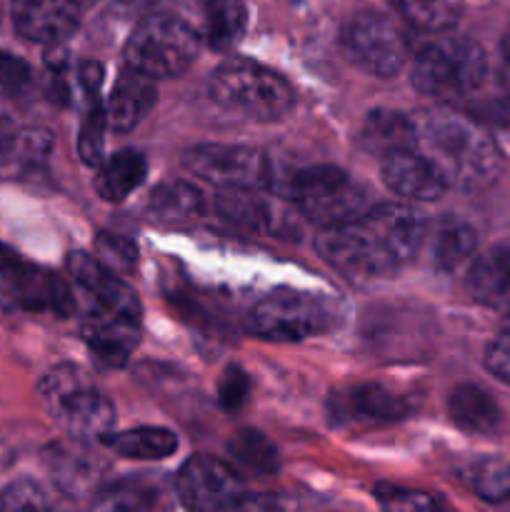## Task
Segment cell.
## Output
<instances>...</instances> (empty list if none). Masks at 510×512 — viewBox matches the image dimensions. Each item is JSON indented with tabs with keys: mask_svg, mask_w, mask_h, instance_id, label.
<instances>
[{
	"mask_svg": "<svg viewBox=\"0 0 510 512\" xmlns=\"http://www.w3.org/2000/svg\"><path fill=\"white\" fill-rule=\"evenodd\" d=\"M78 23L80 8L75 0H13V25L30 43H63Z\"/></svg>",
	"mask_w": 510,
	"mask_h": 512,
	"instance_id": "17",
	"label": "cell"
},
{
	"mask_svg": "<svg viewBox=\"0 0 510 512\" xmlns=\"http://www.w3.org/2000/svg\"><path fill=\"white\" fill-rule=\"evenodd\" d=\"M155 503H158V490L153 485H145L140 480H120V483L110 485V488L98 490L93 508L113 512H140L155 508Z\"/></svg>",
	"mask_w": 510,
	"mask_h": 512,
	"instance_id": "32",
	"label": "cell"
},
{
	"mask_svg": "<svg viewBox=\"0 0 510 512\" xmlns=\"http://www.w3.org/2000/svg\"><path fill=\"white\" fill-rule=\"evenodd\" d=\"M38 395L50 418L70 433V438L93 440L113 433L115 405L108 395L88 380L78 365H55L40 378Z\"/></svg>",
	"mask_w": 510,
	"mask_h": 512,
	"instance_id": "4",
	"label": "cell"
},
{
	"mask_svg": "<svg viewBox=\"0 0 510 512\" xmlns=\"http://www.w3.org/2000/svg\"><path fill=\"white\" fill-rule=\"evenodd\" d=\"M210 98L230 113L255 123H275L295 105L288 80L273 68L248 58H230L220 63L208 78Z\"/></svg>",
	"mask_w": 510,
	"mask_h": 512,
	"instance_id": "3",
	"label": "cell"
},
{
	"mask_svg": "<svg viewBox=\"0 0 510 512\" xmlns=\"http://www.w3.org/2000/svg\"><path fill=\"white\" fill-rule=\"evenodd\" d=\"M155 103H158L155 80L125 65V70L118 75L113 90H110L108 103H105L108 128L115 133H128V130L138 128L148 118Z\"/></svg>",
	"mask_w": 510,
	"mask_h": 512,
	"instance_id": "20",
	"label": "cell"
},
{
	"mask_svg": "<svg viewBox=\"0 0 510 512\" xmlns=\"http://www.w3.org/2000/svg\"><path fill=\"white\" fill-rule=\"evenodd\" d=\"M228 450L243 468L253 470V473L273 475L280 465L275 445L270 443L263 433H258V430H238V433L230 438Z\"/></svg>",
	"mask_w": 510,
	"mask_h": 512,
	"instance_id": "31",
	"label": "cell"
},
{
	"mask_svg": "<svg viewBox=\"0 0 510 512\" xmlns=\"http://www.w3.org/2000/svg\"><path fill=\"white\" fill-rule=\"evenodd\" d=\"M53 483L68 498H83L88 493H98L103 473L108 470L105 460L93 453L88 440L73 438L68 443H55L45 450Z\"/></svg>",
	"mask_w": 510,
	"mask_h": 512,
	"instance_id": "15",
	"label": "cell"
},
{
	"mask_svg": "<svg viewBox=\"0 0 510 512\" xmlns=\"http://www.w3.org/2000/svg\"><path fill=\"white\" fill-rule=\"evenodd\" d=\"M178 498L185 508L200 512L235 510L248 503L243 478L228 463L210 455H195L178 470Z\"/></svg>",
	"mask_w": 510,
	"mask_h": 512,
	"instance_id": "12",
	"label": "cell"
},
{
	"mask_svg": "<svg viewBox=\"0 0 510 512\" xmlns=\"http://www.w3.org/2000/svg\"><path fill=\"white\" fill-rule=\"evenodd\" d=\"M383 183L390 193L415 203H433L443 198L448 183L418 150H398L383 158Z\"/></svg>",
	"mask_w": 510,
	"mask_h": 512,
	"instance_id": "19",
	"label": "cell"
},
{
	"mask_svg": "<svg viewBox=\"0 0 510 512\" xmlns=\"http://www.w3.org/2000/svg\"><path fill=\"white\" fill-rule=\"evenodd\" d=\"M78 78H80V88L85 90V98H93V95H98L100 83H103V65L88 60V63L80 65Z\"/></svg>",
	"mask_w": 510,
	"mask_h": 512,
	"instance_id": "41",
	"label": "cell"
},
{
	"mask_svg": "<svg viewBox=\"0 0 510 512\" xmlns=\"http://www.w3.org/2000/svg\"><path fill=\"white\" fill-rule=\"evenodd\" d=\"M0 508L5 510H48L53 508L48 490L35 480H15L0 493Z\"/></svg>",
	"mask_w": 510,
	"mask_h": 512,
	"instance_id": "37",
	"label": "cell"
},
{
	"mask_svg": "<svg viewBox=\"0 0 510 512\" xmlns=\"http://www.w3.org/2000/svg\"><path fill=\"white\" fill-rule=\"evenodd\" d=\"M148 213L163 225L190 223L205 213V198L195 185L185 180H168L150 193Z\"/></svg>",
	"mask_w": 510,
	"mask_h": 512,
	"instance_id": "27",
	"label": "cell"
},
{
	"mask_svg": "<svg viewBox=\"0 0 510 512\" xmlns=\"http://www.w3.org/2000/svg\"><path fill=\"white\" fill-rule=\"evenodd\" d=\"M488 78V58L475 40H430L410 63V83L433 98H458L475 93Z\"/></svg>",
	"mask_w": 510,
	"mask_h": 512,
	"instance_id": "7",
	"label": "cell"
},
{
	"mask_svg": "<svg viewBox=\"0 0 510 512\" xmlns=\"http://www.w3.org/2000/svg\"><path fill=\"white\" fill-rule=\"evenodd\" d=\"M53 138L43 128H18L0 115V168L30 170L48 158Z\"/></svg>",
	"mask_w": 510,
	"mask_h": 512,
	"instance_id": "26",
	"label": "cell"
},
{
	"mask_svg": "<svg viewBox=\"0 0 510 512\" xmlns=\"http://www.w3.org/2000/svg\"><path fill=\"white\" fill-rule=\"evenodd\" d=\"M183 165L195 178L218 188H268L270 163L258 148L240 143H203L183 155Z\"/></svg>",
	"mask_w": 510,
	"mask_h": 512,
	"instance_id": "11",
	"label": "cell"
},
{
	"mask_svg": "<svg viewBox=\"0 0 510 512\" xmlns=\"http://www.w3.org/2000/svg\"><path fill=\"white\" fill-rule=\"evenodd\" d=\"M250 378L240 365H230L218 380V405L228 413H238L250 398Z\"/></svg>",
	"mask_w": 510,
	"mask_h": 512,
	"instance_id": "39",
	"label": "cell"
},
{
	"mask_svg": "<svg viewBox=\"0 0 510 512\" xmlns=\"http://www.w3.org/2000/svg\"><path fill=\"white\" fill-rule=\"evenodd\" d=\"M400 18L418 30L443 33L463 15V0H390Z\"/></svg>",
	"mask_w": 510,
	"mask_h": 512,
	"instance_id": "30",
	"label": "cell"
},
{
	"mask_svg": "<svg viewBox=\"0 0 510 512\" xmlns=\"http://www.w3.org/2000/svg\"><path fill=\"white\" fill-rule=\"evenodd\" d=\"M95 258L108 265L110 270H115V273H123V270L135 268V263H138V248H135L133 240L123 238V235L100 233L95 238Z\"/></svg>",
	"mask_w": 510,
	"mask_h": 512,
	"instance_id": "35",
	"label": "cell"
},
{
	"mask_svg": "<svg viewBox=\"0 0 510 512\" xmlns=\"http://www.w3.org/2000/svg\"><path fill=\"white\" fill-rule=\"evenodd\" d=\"M415 118V148L448 188L478 193L495 183L500 150L475 120L450 110H423Z\"/></svg>",
	"mask_w": 510,
	"mask_h": 512,
	"instance_id": "2",
	"label": "cell"
},
{
	"mask_svg": "<svg viewBox=\"0 0 510 512\" xmlns=\"http://www.w3.org/2000/svg\"><path fill=\"white\" fill-rule=\"evenodd\" d=\"M428 223L405 203L370 205L348 223L323 228L315 240L320 258L348 278H390L420 253Z\"/></svg>",
	"mask_w": 510,
	"mask_h": 512,
	"instance_id": "1",
	"label": "cell"
},
{
	"mask_svg": "<svg viewBox=\"0 0 510 512\" xmlns=\"http://www.w3.org/2000/svg\"><path fill=\"white\" fill-rule=\"evenodd\" d=\"M448 413L450 420H453L460 430L478 435L493 433V430H498L500 420H503L500 405L495 403L493 395L473 383L458 385V388L450 393Z\"/></svg>",
	"mask_w": 510,
	"mask_h": 512,
	"instance_id": "25",
	"label": "cell"
},
{
	"mask_svg": "<svg viewBox=\"0 0 510 512\" xmlns=\"http://www.w3.org/2000/svg\"><path fill=\"white\" fill-rule=\"evenodd\" d=\"M375 500L388 510H435L443 505V500L435 498L430 493H420V490L400 488V485L380 483L373 490Z\"/></svg>",
	"mask_w": 510,
	"mask_h": 512,
	"instance_id": "36",
	"label": "cell"
},
{
	"mask_svg": "<svg viewBox=\"0 0 510 512\" xmlns=\"http://www.w3.org/2000/svg\"><path fill=\"white\" fill-rule=\"evenodd\" d=\"M105 128H108V113H105V105L100 103L98 95H93V98H88V113H85L78 135V153L85 165L95 168L103 160Z\"/></svg>",
	"mask_w": 510,
	"mask_h": 512,
	"instance_id": "33",
	"label": "cell"
},
{
	"mask_svg": "<svg viewBox=\"0 0 510 512\" xmlns=\"http://www.w3.org/2000/svg\"><path fill=\"white\" fill-rule=\"evenodd\" d=\"M0 295L28 313H50L65 318L75 308L70 285L60 275L20 258L3 243H0Z\"/></svg>",
	"mask_w": 510,
	"mask_h": 512,
	"instance_id": "10",
	"label": "cell"
},
{
	"mask_svg": "<svg viewBox=\"0 0 510 512\" xmlns=\"http://www.w3.org/2000/svg\"><path fill=\"white\" fill-rule=\"evenodd\" d=\"M478 253V233L460 218L438 220L430 238V260L440 273H455L473 263Z\"/></svg>",
	"mask_w": 510,
	"mask_h": 512,
	"instance_id": "24",
	"label": "cell"
},
{
	"mask_svg": "<svg viewBox=\"0 0 510 512\" xmlns=\"http://www.w3.org/2000/svg\"><path fill=\"white\" fill-rule=\"evenodd\" d=\"M200 33L183 18L153 13L140 20L125 43V65L153 80L183 75L195 63Z\"/></svg>",
	"mask_w": 510,
	"mask_h": 512,
	"instance_id": "6",
	"label": "cell"
},
{
	"mask_svg": "<svg viewBox=\"0 0 510 512\" xmlns=\"http://www.w3.org/2000/svg\"><path fill=\"white\" fill-rule=\"evenodd\" d=\"M33 88V68L18 55L0 50V95L23 98Z\"/></svg>",
	"mask_w": 510,
	"mask_h": 512,
	"instance_id": "38",
	"label": "cell"
},
{
	"mask_svg": "<svg viewBox=\"0 0 510 512\" xmlns=\"http://www.w3.org/2000/svg\"><path fill=\"white\" fill-rule=\"evenodd\" d=\"M503 58H505V65L510 68V33L503 38Z\"/></svg>",
	"mask_w": 510,
	"mask_h": 512,
	"instance_id": "42",
	"label": "cell"
},
{
	"mask_svg": "<svg viewBox=\"0 0 510 512\" xmlns=\"http://www.w3.org/2000/svg\"><path fill=\"white\" fill-rule=\"evenodd\" d=\"M473 488L485 503H510V460H488L473 475Z\"/></svg>",
	"mask_w": 510,
	"mask_h": 512,
	"instance_id": "34",
	"label": "cell"
},
{
	"mask_svg": "<svg viewBox=\"0 0 510 512\" xmlns=\"http://www.w3.org/2000/svg\"><path fill=\"white\" fill-rule=\"evenodd\" d=\"M418 408L413 395L395 393L380 383H358L330 395V423L340 428L350 425H383L410 418Z\"/></svg>",
	"mask_w": 510,
	"mask_h": 512,
	"instance_id": "13",
	"label": "cell"
},
{
	"mask_svg": "<svg viewBox=\"0 0 510 512\" xmlns=\"http://www.w3.org/2000/svg\"><path fill=\"white\" fill-rule=\"evenodd\" d=\"M215 210L225 223L248 233L283 235L293 230V215L275 200L265 198L260 188H220Z\"/></svg>",
	"mask_w": 510,
	"mask_h": 512,
	"instance_id": "14",
	"label": "cell"
},
{
	"mask_svg": "<svg viewBox=\"0 0 510 512\" xmlns=\"http://www.w3.org/2000/svg\"><path fill=\"white\" fill-rule=\"evenodd\" d=\"M360 143L373 155H390L415 148V118L400 110H370L360 130Z\"/></svg>",
	"mask_w": 510,
	"mask_h": 512,
	"instance_id": "23",
	"label": "cell"
},
{
	"mask_svg": "<svg viewBox=\"0 0 510 512\" xmlns=\"http://www.w3.org/2000/svg\"><path fill=\"white\" fill-rule=\"evenodd\" d=\"M103 443L115 455L128 460H165L178 450V435L168 428H143L125 430V433H108Z\"/></svg>",
	"mask_w": 510,
	"mask_h": 512,
	"instance_id": "28",
	"label": "cell"
},
{
	"mask_svg": "<svg viewBox=\"0 0 510 512\" xmlns=\"http://www.w3.org/2000/svg\"><path fill=\"white\" fill-rule=\"evenodd\" d=\"M248 28V8L243 0H205L203 38L218 53L235 48Z\"/></svg>",
	"mask_w": 510,
	"mask_h": 512,
	"instance_id": "29",
	"label": "cell"
},
{
	"mask_svg": "<svg viewBox=\"0 0 510 512\" xmlns=\"http://www.w3.org/2000/svg\"><path fill=\"white\" fill-rule=\"evenodd\" d=\"M468 293L480 305L510 313V240L490 245L468 265Z\"/></svg>",
	"mask_w": 510,
	"mask_h": 512,
	"instance_id": "21",
	"label": "cell"
},
{
	"mask_svg": "<svg viewBox=\"0 0 510 512\" xmlns=\"http://www.w3.org/2000/svg\"><path fill=\"white\" fill-rule=\"evenodd\" d=\"M290 203L300 218L318 228L348 223L370 208V193L363 183L335 165L300 170L290 180Z\"/></svg>",
	"mask_w": 510,
	"mask_h": 512,
	"instance_id": "8",
	"label": "cell"
},
{
	"mask_svg": "<svg viewBox=\"0 0 510 512\" xmlns=\"http://www.w3.org/2000/svg\"><path fill=\"white\" fill-rule=\"evenodd\" d=\"M485 368L498 380L510 385V323L490 340L485 350Z\"/></svg>",
	"mask_w": 510,
	"mask_h": 512,
	"instance_id": "40",
	"label": "cell"
},
{
	"mask_svg": "<svg viewBox=\"0 0 510 512\" xmlns=\"http://www.w3.org/2000/svg\"><path fill=\"white\" fill-rule=\"evenodd\" d=\"M145 175H148V160L140 150H118L110 158L100 160L93 180L95 193L108 203H120L145 183Z\"/></svg>",
	"mask_w": 510,
	"mask_h": 512,
	"instance_id": "22",
	"label": "cell"
},
{
	"mask_svg": "<svg viewBox=\"0 0 510 512\" xmlns=\"http://www.w3.org/2000/svg\"><path fill=\"white\" fill-rule=\"evenodd\" d=\"M68 273L75 280L78 288H83L88 293V298L93 300V305L108 310H118V313H128L140 318V300L135 295V290L128 283L118 278L115 270H110L108 265L100 263L93 255L83 253H70L68 255Z\"/></svg>",
	"mask_w": 510,
	"mask_h": 512,
	"instance_id": "18",
	"label": "cell"
},
{
	"mask_svg": "<svg viewBox=\"0 0 510 512\" xmlns=\"http://www.w3.org/2000/svg\"><path fill=\"white\" fill-rule=\"evenodd\" d=\"M80 335L95 358L108 365H123L140 343V318L93 305L83 315Z\"/></svg>",
	"mask_w": 510,
	"mask_h": 512,
	"instance_id": "16",
	"label": "cell"
},
{
	"mask_svg": "<svg viewBox=\"0 0 510 512\" xmlns=\"http://www.w3.org/2000/svg\"><path fill=\"white\" fill-rule=\"evenodd\" d=\"M335 308L323 295L280 288L245 313V330L268 343H300L333 328Z\"/></svg>",
	"mask_w": 510,
	"mask_h": 512,
	"instance_id": "5",
	"label": "cell"
},
{
	"mask_svg": "<svg viewBox=\"0 0 510 512\" xmlns=\"http://www.w3.org/2000/svg\"><path fill=\"white\" fill-rule=\"evenodd\" d=\"M0 18H3V15H0Z\"/></svg>",
	"mask_w": 510,
	"mask_h": 512,
	"instance_id": "43",
	"label": "cell"
},
{
	"mask_svg": "<svg viewBox=\"0 0 510 512\" xmlns=\"http://www.w3.org/2000/svg\"><path fill=\"white\" fill-rule=\"evenodd\" d=\"M343 50L358 68L378 78H395L410 58L405 30L378 10H365L348 20L343 28Z\"/></svg>",
	"mask_w": 510,
	"mask_h": 512,
	"instance_id": "9",
	"label": "cell"
}]
</instances>
